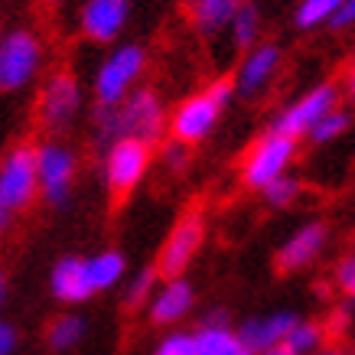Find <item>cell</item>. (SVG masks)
I'll return each instance as SVG.
<instances>
[{"mask_svg":"<svg viewBox=\"0 0 355 355\" xmlns=\"http://www.w3.org/2000/svg\"><path fill=\"white\" fill-rule=\"evenodd\" d=\"M124 98L128 101L98 108V137H101V144L134 137L153 147L163 137V128H166L160 98L153 95L150 88H137L134 95H124Z\"/></svg>","mask_w":355,"mask_h":355,"instance_id":"obj_1","label":"cell"},{"mask_svg":"<svg viewBox=\"0 0 355 355\" xmlns=\"http://www.w3.org/2000/svg\"><path fill=\"white\" fill-rule=\"evenodd\" d=\"M150 170V144L134 137L114 140L105 153V183L114 199H128Z\"/></svg>","mask_w":355,"mask_h":355,"instance_id":"obj_2","label":"cell"},{"mask_svg":"<svg viewBox=\"0 0 355 355\" xmlns=\"http://www.w3.org/2000/svg\"><path fill=\"white\" fill-rule=\"evenodd\" d=\"M293 157H297V140L270 130L248 150L245 166H241V180H245L248 189H264L270 180L287 173Z\"/></svg>","mask_w":355,"mask_h":355,"instance_id":"obj_3","label":"cell"},{"mask_svg":"<svg viewBox=\"0 0 355 355\" xmlns=\"http://www.w3.org/2000/svg\"><path fill=\"white\" fill-rule=\"evenodd\" d=\"M205 241V218L202 212H186L176 225H173V232L166 235V241H163L160 248V258H157V274H163V277H183L186 268L196 261V254H199V248H202Z\"/></svg>","mask_w":355,"mask_h":355,"instance_id":"obj_4","label":"cell"},{"mask_svg":"<svg viewBox=\"0 0 355 355\" xmlns=\"http://www.w3.org/2000/svg\"><path fill=\"white\" fill-rule=\"evenodd\" d=\"M339 105V88L333 82H323V85L310 88L300 101H293L291 108H284L274 121V134H284V137H303V134H310V128L316 121L323 118L326 111H333Z\"/></svg>","mask_w":355,"mask_h":355,"instance_id":"obj_5","label":"cell"},{"mask_svg":"<svg viewBox=\"0 0 355 355\" xmlns=\"http://www.w3.org/2000/svg\"><path fill=\"white\" fill-rule=\"evenodd\" d=\"M144 62H147V59H144V49H140V46H121L95 76L98 105H118V101H124L128 88L134 85L137 76L144 72Z\"/></svg>","mask_w":355,"mask_h":355,"instance_id":"obj_6","label":"cell"},{"mask_svg":"<svg viewBox=\"0 0 355 355\" xmlns=\"http://www.w3.org/2000/svg\"><path fill=\"white\" fill-rule=\"evenodd\" d=\"M40 43L26 30L10 33L7 40H0V92H17L33 78L40 69Z\"/></svg>","mask_w":355,"mask_h":355,"instance_id":"obj_7","label":"cell"},{"mask_svg":"<svg viewBox=\"0 0 355 355\" xmlns=\"http://www.w3.org/2000/svg\"><path fill=\"white\" fill-rule=\"evenodd\" d=\"M40 183H36V150L17 147L0 166V202L7 209H26L33 202Z\"/></svg>","mask_w":355,"mask_h":355,"instance_id":"obj_8","label":"cell"},{"mask_svg":"<svg viewBox=\"0 0 355 355\" xmlns=\"http://www.w3.org/2000/svg\"><path fill=\"white\" fill-rule=\"evenodd\" d=\"M72 176H76V157H72V150H65L62 144H46L36 150V183L43 189L46 202H69Z\"/></svg>","mask_w":355,"mask_h":355,"instance_id":"obj_9","label":"cell"},{"mask_svg":"<svg viewBox=\"0 0 355 355\" xmlns=\"http://www.w3.org/2000/svg\"><path fill=\"white\" fill-rule=\"evenodd\" d=\"M218 108L209 92H199V95H189L186 101H180V108L173 111L170 118V134L173 140H183V144H199L205 140L218 124Z\"/></svg>","mask_w":355,"mask_h":355,"instance_id":"obj_10","label":"cell"},{"mask_svg":"<svg viewBox=\"0 0 355 355\" xmlns=\"http://www.w3.org/2000/svg\"><path fill=\"white\" fill-rule=\"evenodd\" d=\"M78 105H82V88H78L76 76L59 72L46 82L43 95H40V121L49 130H62L72 124Z\"/></svg>","mask_w":355,"mask_h":355,"instance_id":"obj_11","label":"cell"},{"mask_svg":"<svg viewBox=\"0 0 355 355\" xmlns=\"http://www.w3.org/2000/svg\"><path fill=\"white\" fill-rule=\"evenodd\" d=\"M326 245H329V232H326L323 222H306L277 248V270L293 274V270L310 268L326 251Z\"/></svg>","mask_w":355,"mask_h":355,"instance_id":"obj_12","label":"cell"},{"mask_svg":"<svg viewBox=\"0 0 355 355\" xmlns=\"http://www.w3.org/2000/svg\"><path fill=\"white\" fill-rule=\"evenodd\" d=\"M196 306V291L186 277H166L160 291L150 293L147 313L153 326H176L183 316H189Z\"/></svg>","mask_w":355,"mask_h":355,"instance_id":"obj_13","label":"cell"},{"mask_svg":"<svg viewBox=\"0 0 355 355\" xmlns=\"http://www.w3.org/2000/svg\"><path fill=\"white\" fill-rule=\"evenodd\" d=\"M297 323V313L291 310H277V313H268V316H254V320H248L238 336H241V343L251 355L264 352L270 345H280L284 343V336L291 333V326Z\"/></svg>","mask_w":355,"mask_h":355,"instance_id":"obj_14","label":"cell"},{"mask_svg":"<svg viewBox=\"0 0 355 355\" xmlns=\"http://www.w3.org/2000/svg\"><path fill=\"white\" fill-rule=\"evenodd\" d=\"M277 65H280V49H277V46H274V43L258 46V49H254V53L241 62V72H238V78H235V92H238V95H245V98L261 95V92H264V85L274 78Z\"/></svg>","mask_w":355,"mask_h":355,"instance_id":"obj_15","label":"cell"},{"mask_svg":"<svg viewBox=\"0 0 355 355\" xmlns=\"http://www.w3.org/2000/svg\"><path fill=\"white\" fill-rule=\"evenodd\" d=\"M124 20H128V0H88L82 10V30L98 43L114 40Z\"/></svg>","mask_w":355,"mask_h":355,"instance_id":"obj_16","label":"cell"},{"mask_svg":"<svg viewBox=\"0 0 355 355\" xmlns=\"http://www.w3.org/2000/svg\"><path fill=\"white\" fill-rule=\"evenodd\" d=\"M53 293L62 303H82L92 297V284H88V270L82 258H62L53 268Z\"/></svg>","mask_w":355,"mask_h":355,"instance_id":"obj_17","label":"cell"},{"mask_svg":"<svg viewBox=\"0 0 355 355\" xmlns=\"http://www.w3.org/2000/svg\"><path fill=\"white\" fill-rule=\"evenodd\" d=\"M196 355H251L241 343V336L225 323H202L196 329Z\"/></svg>","mask_w":355,"mask_h":355,"instance_id":"obj_18","label":"cell"},{"mask_svg":"<svg viewBox=\"0 0 355 355\" xmlns=\"http://www.w3.org/2000/svg\"><path fill=\"white\" fill-rule=\"evenodd\" d=\"M85 270H88V284H92V291H111V287H118L121 280H124V254L118 251H101L95 258L85 261Z\"/></svg>","mask_w":355,"mask_h":355,"instance_id":"obj_19","label":"cell"},{"mask_svg":"<svg viewBox=\"0 0 355 355\" xmlns=\"http://www.w3.org/2000/svg\"><path fill=\"white\" fill-rule=\"evenodd\" d=\"M241 0H193V20L202 36H212L232 23Z\"/></svg>","mask_w":355,"mask_h":355,"instance_id":"obj_20","label":"cell"},{"mask_svg":"<svg viewBox=\"0 0 355 355\" xmlns=\"http://www.w3.org/2000/svg\"><path fill=\"white\" fill-rule=\"evenodd\" d=\"M82 336H85V320L76 316V313H62V316H55L53 323H49V345H53L55 352H65V349H72V345L82 343Z\"/></svg>","mask_w":355,"mask_h":355,"instance_id":"obj_21","label":"cell"},{"mask_svg":"<svg viewBox=\"0 0 355 355\" xmlns=\"http://www.w3.org/2000/svg\"><path fill=\"white\" fill-rule=\"evenodd\" d=\"M323 339H326V333L320 323H300V320H297V323L291 326V333L284 336V345H287L293 355H313L323 349Z\"/></svg>","mask_w":355,"mask_h":355,"instance_id":"obj_22","label":"cell"},{"mask_svg":"<svg viewBox=\"0 0 355 355\" xmlns=\"http://www.w3.org/2000/svg\"><path fill=\"white\" fill-rule=\"evenodd\" d=\"M258 26H261V13L254 3L241 0L238 3L235 17H232V33H235V46L238 49H248V46L258 40Z\"/></svg>","mask_w":355,"mask_h":355,"instance_id":"obj_23","label":"cell"},{"mask_svg":"<svg viewBox=\"0 0 355 355\" xmlns=\"http://www.w3.org/2000/svg\"><path fill=\"white\" fill-rule=\"evenodd\" d=\"M157 268H140L134 277L128 280V287H124V306L128 310H137V306H147L150 300L153 287H157Z\"/></svg>","mask_w":355,"mask_h":355,"instance_id":"obj_24","label":"cell"},{"mask_svg":"<svg viewBox=\"0 0 355 355\" xmlns=\"http://www.w3.org/2000/svg\"><path fill=\"white\" fill-rule=\"evenodd\" d=\"M345 130H349V114L339 111V108H333V111H326L323 118L310 128V140L313 144H329V140L343 137Z\"/></svg>","mask_w":355,"mask_h":355,"instance_id":"obj_25","label":"cell"},{"mask_svg":"<svg viewBox=\"0 0 355 355\" xmlns=\"http://www.w3.org/2000/svg\"><path fill=\"white\" fill-rule=\"evenodd\" d=\"M339 7H343V0H303L300 10H297V26H300V30L320 26V23L329 20Z\"/></svg>","mask_w":355,"mask_h":355,"instance_id":"obj_26","label":"cell"},{"mask_svg":"<svg viewBox=\"0 0 355 355\" xmlns=\"http://www.w3.org/2000/svg\"><path fill=\"white\" fill-rule=\"evenodd\" d=\"M264 199H268V205H274V209H284V205H291L297 196H300V180H293V176H277V180H270L264 189Z\"/></svg>","mask_w":355,"mask_h":355,"instance_id":"obj_27","label":"cell"},{"mask_svg":"<svg viewBox=\"0 0 355 355\" xmlns=\"http://www.w3.org/2000/svg\"><path fill=\"white\" fill-rule=\"evenodd\" d=\"M153 355H196V336L183 333V329L163 336L157 343V349H153Z\"/></svg>","mask_w":355,"mask_h":355,"instance_id":"obj_28","label":"cell"},{"mask_svg":"<svg viewBox=\"0 0 355 355\" xmlns=\"http://www.w3.org/2000/svg\"><path fill=\"white\" fill-rule=\"evenodd\" d=\"M186 163H189V144L183 140H170L166 147H163V166L170 173H183Z\"/></svg>","mask_w":355,"mask_h":355,"instance_id":"obj_29","label":"cell"},{"mask_svg":"<svg viewBox=\"0 0 355 355\" xmlns=\"http://www.w3.org/2000/svg\"><path fill=\"white\" fill-rule=\"evenodd\" d=\"M336 287L345 293V297H352L355 300V254H345V258H339V264H336Z\"/></svg>","mask_w":355,"mask_h":355,"instance_id":"obj_30","label":"cell"},{"mask_svg":"<svg viewBox=\"0 0 355 355\" xmlns=\"http://www.w3.org/2000/svg\"><path fill=\"white\" fill-rule=\"evenodd\" d=\"M329 23H333L336 30H345V26H352L355 23V0H343V7L329 17Z\"/></svg>","mask_w":355,"mask_h":355,"instance_id":"obj_31","label":"cell"},{"mask_svg":"<svg viewBox=\"0 0 355 355\" xmlns=\"http://www.w3.org/2000/svg\"><path fill=\"white\" fill-rule=\"evenodd\" d=\"M17 349V329L10 323H0V355H10Z\"/></svg>","mask_w":355,"mask_h":355,"instance_id":"obj_32","label":"cell"},{"mask_svg":"<svg viewBox=\"0 0 355 355\" xmlns=\"http://www.w3.org/2000/svg\"><path fill=\"white\" fill-rule=\"evenodd\" d=\"M258 355H293V352L284 343H280V345H270V349H264V352H258Z\"/></svg>","mask_w":355,"mask_h":355,"instance_id":"obj_33","label":"cell"},{"mask_svg":"<svg viewBox=\"0 0 355 355\" xmlns=\"http://www.w3.org/2000/svg\"><path fill=\"white\" fill-rule=\"evenodd\" d=\"M345 85H349V95L355 98V59H352V65H349V78H345Z\"/></svg>","mask_w":355,"mask_h":355,"instance_id":"obj_34","label":"cell"},{"mask_svg":"<svg viewBox=\"0 0 355 355\" xmlns=\"http://www.w3.org/2000/svg\"><path fill=\"white\" fill-rule=\"evenodd\" d=\"M7 218H10V209L0 202V235H3V228H7Z\"/></svg>","mask_w":355,"mask_h":355,"instance_id":"obj_35","label":"cell"},{"mask_svg":"<svg viewBox=\"0 0 355 355\" xmlns=\"http://www.w3.org/2000/svg\"><path fill=\"white\" fill-rule=\"evenodd\" d=\"M3 297H7V280H3V270H0V303H3Z\"/></svg>","mask_w":355,"mask_h":355,"instance_id":"obj_36","label":"cell"},{"mask_svg":"<svg viewBox=\"0 0 355 355\" xmlns=\"http://www.w3.org/2000/svg\"><path fill=\"white\" fill-rule=\"evenodd\" d=\"M313 355H343V352H336V349H320V352H313Z\"/></svg>","mask_w":355,"mask_h":355,"instance_id":"obj_37","label":"cell"}]
</instances>
